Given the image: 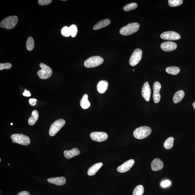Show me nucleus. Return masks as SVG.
<instances>
[{"label":"nucleus","mask_w":195,"mask_h":195,"mask_svg":"<svg viewBox=\"0 0 195 195\" xmlns=\"http://www.w3.org/2000/svg\"><path fill=\"white\" fill-rule=\"evenodd\" d=\"M23 95L24 96L29 97L31 96V94L29 91H24V92L23 93Z\"/></svg>","instance_id":"c9c22d12"},{"label":"nucleus","mask_w":195,"mask_h":195,"mask_svg":"<svg viewBox=\"0 0 195 195\" xmlns=\"http://www.w3.org/2000/svg\"><path fill=\"white\" fill-rule=\"evenodd\" d=\"M18 18L16 16H12L4 19L0 24L2 28L7 29L13 28L17 24Z\"/></svg>","instance_id":"f257e3e1"},{"label":"nucleus","mask_w":195,"mask_h":195,"mask_svg":"<svg viewBox=\"0 0 195 195\" xmlns=\"http://www.w3.org/2000/svg\"><path fill=\"white\" fill-rule=\"evenodd\" d=\"M61 34L64 37H69L71 36L69 27L67 26L63 27L61 30Z\"/></svg>","instance_id":"7c9ffc66"},{"label":"nucleus","mask_w":195,"mask_h":195,"mask_svg":"<svg viewBox=\"0 0 195 195\" xmlns=\"http://www.w3.org/2000/svg\"><path fill=\"white\" fill-rule=\"evenodd\" d=\"M164 163L160 159L156 158L152 161L151 167L153 171H157L162 170L164 167Z\"/></svg>","instance_id":"dca6fc26"},{"label":"nucleus","mask_w":195,"mask_h":195,"mask_svg":"<svg viewBox=\"0 0 195 195\" xmlns=\"http://www.w3.org/2000/svg\"><path fill=\"white\" fill-rule=\"evenodd\" d=\"M35 41L33 37H29L26 43V47L28 50L32 51L35 47Z\"/></svg>","instance_id":"a878e982"},{"label":"nucleus","mask_w":195,"mask_h":195,"mask_svg":"<svg viewBox=\"0 0 195 195\" xmlns=\"http://www.w3.org/2000/svg\"><path fill=\"white\" fill-rule=\"evenodd\" d=\"M103 165L102 163L99 162L93 165L87 171V174L89 176L94 175L103 166Z\"/></svg>","instance_id":"a211bd4d"},{"label":"nucleus","mask_w":195,"mask_h":195,"mask_svg":"<svg viewBox=\"0 0 195 195\" xmlns=\"http://www.w3.org/2000/svg\"><path fill=\"white\" fill-rule=\"evenodd\" d=\"M41 70L38 71L37 74L41 79H49L53 74V71L51 68L43 63L40 64Z\"/></svg>","instance_id":"20e7f679"},{"label":"nucleus","mask_w":195,"mask_h":195,"mask_svg":"<svg viewBox=\"0 0 195 195\" xmlns=\"http://www.w3.org/2000/svg\"><path fill=\"white\" fill-rule=\"evenodd\" d=\"M88 95L85 94L80 101L81 106L83 109H86L90 107V103L88 99Z\"/></svg>","instance_id":"5701e85b"},{"label":"nucleus","mask_w":195,"mask_h":195,"mask_svg":"<svg viewBox=\"0 0 195 195\" xmlns=\"http://www.w3.org/2000/svg\"><path fill=\"white\" fill-rule=\"evenodd\" d=\"M171 184V182L170 180H166L163 181L161 183V186L163 188H166L170 186Z\"/></svg>","instance_id":"72a5a7b5"},{"label":"nucleus","mask_w":195,"mask_h":195,"mask_svg":"<svg viewBox=\"0 0 195 195\" xmlns=\"http://www.w3.org/2000/svg\"><path fill=\"white\" fill-rule=\"evenodd\" d=\"M69 28L71 36L73 38L76 36L78 32V30L76 26L74 24L72 25L69 27Z\"/></svg>","instance_id":"c756f323"},{"label":"nucleus","mask_w":195,"mask_h":195,"mask_svg":"<svg viewBox=\"0 0 195 195\" xmlns=\"http://www.w3.org/2000/svg\"><path fill=\"white\" fill-rule=\"evenodd\" d=\"M152 132V129L147 126L139 127L135 129L133 132V136L135 138L139 140L146 138L150 135Z\"/></svg>","instance_id":"f03ea898"},{"label":"nucleus","mask_w":195,"mask_h":195,"mask_svg":"<svg viewBox=\"0 0 195 195\" xmlns=\"http://www.w3.org/2000/svg\"><path fill=\"white\" fill-rule=\"evenodd\" d=\"M161 88L160 83L156 81L153 85V100L155 103H157L160 102V93Z\"/></svg>","instance_id":"9b49d317"},{"label":"nucleus","mask_w":195,"mask_h":195,"mask_svg":"<svg viewBox=\"0 0 195 195\" xmlns=\"http://www.w3.org/2000/svg\"><path fill=\"white\" fill-rule=\"evenodd\" d=\"M111 23L110 20L108 19H105L102 20L95 24L93 27V29L97 30L105 28L108 26Z\"/></svg>","instance_id":"aec40b11"},{"label":"nucleus","mask_w":195,"mask_h":195,"mask_svg":"<svg viewBox=\"0 0 195 195\" xmlns=\"http://www.w3.org/2000/svg\"><path fill=\"white\" fill-rule=\"evenodd\" d=\"M47 181L51 184H54L57 186H62L66 182V178L64 177H57L47 179Z\"/></svg>","instance_id":"2eb2a0df"},{"label":"nucleus","mask_w":195,"mask_h":195,"mask_svg":"<svg viewBox=\"0 0 195 195\" xmlns=\"http://www.w3.org/2000/svg\"><path fill=\"white\" fill-rule=\"evenodd\" d=\"M161 48L163 51L170 52L176 49L177 45L175 43L172 42L167 41L163 42L160 45Z\"/></svg>","instance_id":"4468645a"},{"label":"nucleus","mask_w":195,"mask_h":195,"mask_svg":"<svg viewBox=\"0 0 195 195\" xmlns=\"http://www.w3.org/2000/svg\"><path fill=\"white\" fill-rule=\"evenodd\" d=\"M52 2V0H39L38 3L40 6H46L50 5Z\"/></svg>","instance_id":"473e14b6"},{"label":"nucleus","mask_w":195,"mask_h":195,"mask_svg":"<svg viewBox=\"0 0 195 195\" xmlns=\"http://www.w3.org/2000/svg\"><path fill=\"white\" fill-rule=\"evenodd\" d=\"M140 25L138 23L129 24L120 29V33L123 35H129L133 34L138 30Z\"/></svg>","instance_id":"7ed1b4c3"},{"label":"nucleus","mask_w":195,"mask_h":195,"mask_svg":"<svg viewBox=\"0 0 195 195\" xmlns=\"http://www.w3.org/2000/svg\"><path fill=\"white\" fill-rule=\"evenodd\" d=\"M134 160L132 159L126 161L117 168V171L120 173L128 171L134 165Z\"/></svg>","instance_id":"f8f14e48"},{"label":"nucleus","mask_w":195,"mask_h":195,"mask_svg":"<svg viewBox=\"0 0 195 195\" xmlns=\"http://www.w3.org/2000/svg\"><path fill=\"white\" fill-rule=\"evenodd\" d=\"M65 121L63 119H60L55 121L50 128L49 135L51 136H53L56 134L64 126Z\"/></svg>","instance_id":"0eeeda50"},{"label":"nucleus","mask_w":195,"mask_h":195,"mask_svg":"<svg viewBox=\"0 0 195 195\" xmlns=\"http://www.w3.org/2000/svg\"><path fill=\"white\" fill-rule=\"evenodd\" d=\"M8 165H9V164H8Z\"/></svg>","instance_id":"37998d69"},{"label":"nucleus","mask_w":195,"mask_h":195,"mask_svg":"<svg viewBox=\"0 0 195 195\" xmlns=\"http://www.w3.org/2000/svg\"><path fill=\"white\" fill-rule=\"evenodd\" d=\"M104 62L102 57L96 56L90 57L85 61L84 66L87 68H92L99 66Z\"/></svg>","instance_id":"39448f33"},{"label":"nucleus","mask_w":195,"mask_h":195,"mask_svg":"<svg viewBox=\"0 0 195 195\" xmlns=\"http://www.w3.org/2000/svg\"><path fill=\"white\" fill-rule=\"evenodd\" d=\"M90 137L93 141L101 142L106 140L108 136L107 133L104 132H95L91 133Z\"/></svg>","instance_id":"9d476101"},{"label":"nucleus","mask_w":195,"mask_h":195,"mask_svg":"<svg viewBox=\"0 0 195 195\" xmlns=\"http://www.w3.org/2000/svg\"><path fill=\"white\" fill-rule=\"evenodd\" d=\"M142 51L140 49H137L133 51L129 59V64L132 66H134L140 62L142 57Z\"/></svg>","instance_id":"6e6552de"},{"label":"nucleus","mask_w":195,"mask_h":195,"mask_svg":"<svg viewBox=\"0 0 195 195\" xmlns=\"http://www.w3.org/2000/svg\"><path fill=\"white\" fill-rule=\"evenodd\" d=\"M180 69L177 67H169L166 69L167 73L171 75H177L180 72Z\"/></svg>","instance_id":"b1692460"},{"label":"nucleus","mask_w":195,"mask_h":195,"mask_svg":"<svg viewBox=\"0 0 195 195\" xmlns=\"http://www.w3.org/2000/svg\"><path fill=\"white\" fill-rule=\"evenodd\" d=\"M144 192V186L142 185H138L134 189L133 195H143Z\"/></svg>","instance_id":"bb28decb"},{"label":"nucleus","mask_w":195,"mask_h":195,"mask_svg":"<svg viewBox=\"0 0 195 195\" xmlns=\"http://www.w3.org/2000/svg\"><path fill=\"white\" fill-rule=\"evenodd\" d=\"M17 195H30L29 192L26 191H23L18 193Z\"/></svg>","instance_id":"e433bc0d"},{"label":"nucleus","mask_w":195,"mask_h":195,"mask_svg":"<svg viewBox=\"0 0 195 195\" xmlns=\"http://www.w3.org/2000/svg\"><path fill=\"white\" fill-rule=\"evenodd\" d=\"M37 100L36 99L34 98H31L29 99V102L30 105L32 106H35L36 105V102Z\"/></svg>","instance_id":"f704fd0d"},{"label":"nucleus","mask_w":195,"mask_h":195,"mask_svg":"<svg viewBox=\"0 0 195 195\" xmlns=\"http://www.w3.org/2000/svg\"><path fill=\"white\" fill-rule=\"evenodd\" d=\"M185 96V93L182 90L177 91L174 95L173 98V101L175 103H178L182 100Z\"/></svg>","instance_id":"412c9836"},{"label":"nucleus","mask_w":195,"mask_h":195,"mask_svg":"<svg viewBox=\"0 0 195 195\" xmlns=\"http://www.w3.org/2000/svg\"><path fill=\"white\" fill-rule=\"evenodd\" d=\"M12 67L11 63H6L0 64V70L2 71L4 69H10Z\"/></svg>","instance_id":"2f4dec72"},{"label":"nucleus","mask_w":195,"mask_h":195,"mask_svg":"<svg viewBox=\"0 0 195 195\" xmlns=\"http://www.w3.org/2000/svg\"><path fill=\"white\" fill-rule=\"evenodd\" d=\"M64 154L65 158L70 159L80 154V152L78 149L73 148L70 150L64 151Z\"/></svg>","instance_id":"6ab92c4d"},{"label":"nucleus","mask_w":195,"mask_h":195,"mask_svg":"<svg viewBox=\"0 0 195 195\" xmlns=\"http://www.w3.org/2000/svg\"><path fill=\"white\" fill-rule=\"evenodd\" d=\"M11 138L14 143L27 146L31 143L29 137L25 135L21 134H14L12 135Z\"/></svg>","instance_id":"423d86ee"},{"label":"nucleus","mask_w":195,"mask_h":195,"mask_svg":"<svg viewBox=\"0 0 195 195\" xmlns=\"http://www.w3.org/2000/svg\"><path fill=\"white\" fill-rule=\"evenodd\" d=\"M1 162V159H0V162Z\"/></svg>","instance_id":"58836bf2"},{"label":"nucleus","mask_w":195,"mask_h":195,"mask_svg":"<svg viewBox=\"0 0 195 195\" xmlns=\"http://www.w3.org/2000/svg\"><path fill=\"white\" fill-rule=\"evenodd\" d=\"M174 138L173 137H169L164 143V148L167 150L171 149L174 146Z\"/></svg>","instance_id":"393cba45"},{"label":"nucleus","mask_w":195,"mask_h":195,"mask_svg":"<svg viewBox=\"0 0 195 195\" xmlns=\"http://www.w3.org/2000/svg\"><path fill=\"white\" fill-rule=\"evenodd\" d=\"M109 83L106 81L102 80L100 81L98 83L97 89L98 91L101 94H103L108 89Z\"/></svg>","instance_id":"f3484780"},{"label":"nucleus","mask_w":195,"mask_h":195,"mask_svg":"<svg viewBox=\"0 0 195 195\" xmlns=\"http://www.w3.org/2000/svg\"><path fill=\"white\" fill-rule=\"evenodd\" d=\"M39 117V114L38 111L36 110H34L32 112L31 116L29 119V124L31 126L34 125L38 120Z\"/></svg>","instance_id":"4be33fe9"},{"label":"nucleus","mask_w":195,"mask_h":195,"mask_svg":"<svg viewBox=\"0 0 195 195\" xmlns=\"http://www.w3.org/2000/svg\"><path fill=\"white\" fill-rule=\"evenodd\" d=\"M27 91L26 89H25V90H24V91Z\"/></svg>","instance_id":"a19ab883"},{"label":"nucleus","mask_w":195,"mask_h":195,"mask_svg":"<svg viewBox=\"0 0 195 195\" xmlns=\"http://www.w3.org/2000/svg\"><path fill=\"white\" fill-rule=\"evenodd\" d=\"M160 38L163 39L167 40H177L181 38L180 35L178 33L174 31H167L161 34Z\"/></svg>","instance_id":"1a4fd4ad"},{"label":"nucleus","mask_w":195,"mask_h":195,"mask_svg":"<svg viewBox=\"0 0 195 195\" xmlns=\"http://www.w3.org/2000/svg\"><path fill=\"white\" fill-rule=\"evenodd\" d=\"M169 5L171 7H176L182 5V0H169Z\"/></svg>","instance_id":"c85d7f7f"},{"label":"nucleus","mask_w":195,"mask_h":195,"mask_svg":"<svg viewBox=\"0 0 195 195\" xmlns=\"http://www.w3.org/2000/svg\"><path fill=\"white\" fill-rule=\"evenodd\" d=\"M133 71H134V69H133Z\"/></svg>","instance_id":"79ce46f5"},{"label":"nucleus","mask_w":195,"mask_h":195,"mask_svg":"<svg viewBox=\"0 0 195 195\" xmlns=\"http://www.w3.org/2000/svg\"><path fill=\"white\" fill-rule=\"evenodd\" d=\"M193 108H194V109H195V101L193 103Z\"/></svg>","instance_id":"4c0bfd02"},{"label":"nucleus","mask_w":195,"mask_h":195,"mask_svg":"<svg viewBox=\"0 0 195 195\" xmlns=\"http://www.w3.org/2000/svg\"><path fill=\"white\" fill-rule=\"evenodd\" d=\"M138 5L136 3H132L125 6L123 9L125 11H129L136 9Z\"/></svg>","instance_id":"cd10ccee"},{"label":"nucleus","mask_w":195,"mask_h":195,"mask_svg":"<svg viewBox=\"0 0 195 195\" xmlns=\"http://www.w3.org/2000/svg\"><path fill=\"white\" fill-rule=\"evenodd\" d=\"M13 123H11V125H13Z\"/></svg>","instance_id":"ea45409f"},{"label":"nucleus","mask_w":195,"mask_h":195,"mask_svg":"<svg viewBox=\"0 0 195 195\" xmlns=\"http://www.w3.org/2000/svg\"><path fill=\"white\" fill-rule=\"evenodd\" d=\"M141 93L145 100L149 101L150 100L151 90L150 85L148 82L144 83L142 87Z\"/></svg>","instance_id":"ddd939ff"}]
</instances>
